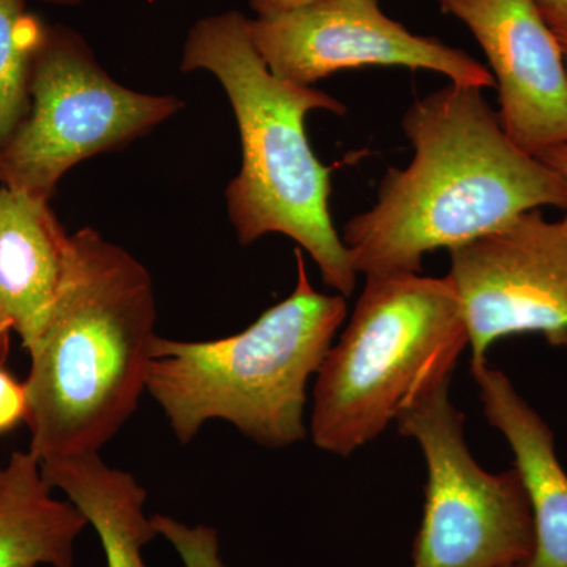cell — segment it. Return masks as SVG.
I'll return each instance as SVG.
<instances>
[{"label":"cell","mask_w":567,"mask_h":567,"mask_svg":"<svg viewBox=\"0 0 567 567\" xmlns=\"http://www.w3.org/2000/svg\"><path fill=\"white\" fill-rule=\"evenodd\" d=\"M412 162L391 167L377 204L346 223L357 274L415 275L425 254L502 229L522 213L566 210L565 183L507 137L481 89L450 84L402 117Z\"/></svg>","instance_id":"6da1fadb"},{"label":"cell","mask_w":567,"mask_h":567,"mask_svg":"<svg viewBox=\"0 0 567 567\" xmlns=\"http://www.w3.org/2000/svg\"><path fill=\"white\" fill-rule=\"evenodd\" d=\"M155 319L140 260L91 227L70 235L61 290L28 350L33 456L95 454L114 439L145 391Z\"/></svg>","instance_id":"7a4b0ae2"},{"label":"cell","mask_w":567,"mask_h":567,"mask_svg":"<svg viewBox=\"0 0 567 567\" xmlns=\"http://www.w3.org/2000/svg\"><path fill=\"white\" fill-rule=\"evenodd\" d=\"M240 11L212 14L189 29L182 71L204 70L221 82L241 142V169L226 189L238 241L282 234L319 265L324 286L342 297L357 287L349 249L330 212L331 173L309 145L311 112L344 115L347 106L312 85L281 80L260 58Z\"/></svg>","instance_id":"3957f363"},{"label":"cell","mask_w":567,"mask_h":567,"mask_svg":"<svg viewBox=\"0 0 567 567\" xmlns=\"http://www.w3.org/2000/svg\"><path fill=\"white\" fill-rule=\"evenodd\" d=\"M295 257L293 292L241 333L208 342L153 338L145 391L183 445L210 420L229 421L268 447L306 439V386L344 323L347 303L317 292L303 251Z\"/></svg>","instance_id":"277c9868"},{"label":"cell","mask_w":567,"mask_h":567,"mask_svg":"<svg viewBox=\"0 0 567 567\" xmlns=\"http://www.w3.org/2000/svg\"><path fill=\"white\" fill-rule=\"evenodd\" d=\"M468 346L453 279L365 276L338 344L317 371L315 445L349 457L436 388L451 382Z\"/></svg>","instance_id":"5b68a950"},{"label":"cell","mask_w":567,"mask_h":567,"mask_svg":"<svg viewBox=\"0 0 567 567\" xmlns=\"http://www.w3.org/2000/svg\"><path fill=\"white\" fill-rule=\"evenodd\" d=\"M182 106L175 96L118 84L80 33L47 28L33 58L31 107L0 152V186L51 199L71 167L121 151Z\"/></svg>","instance_id":"8992f818"},{"label":"cell","mask_w":567,"mask_h":567,"mask_svg":"<svg viewBox=\"0 0 567 567\" xmlns=\"http://www.w3.org/2000/svg\"><path fill=\"white\" fill-rule=\"evenodd\" d=\"M423 451L427 484L413 567H520L535 547L532 507L516 468L488 473L465 442L450 383L395 421Z\"/></svg>","instance_id":"52a82bcc"},{"label":"cell","mask_w":567,"mask_h":567,"mask_svg":"<svg viewBox=\"0 0 567 567\" xmlns=\"http://www.w3.org/2000/svg\"><path fill=\"white\" fill-rule=\"evenodd\" d=\"M248 29L271 73L295 84L312 85L361 66H405L445 74L464 87H496L492 71L468 52L410 32L388 17L380 0H311L252 18Z\"/></svg>","instance_id":"ba28073f"},{"label":"cell","mask_w":567,"mask_h":567,"mask_svg":"<svg viewBox=\"0 0 567 567\" xmlns=\"http://www.w3.org/2000/svg\"><path fill=\"white\" fill-rule=\"evenodd\" d=\"M472 361L511 334L567 346V227L539 210L450 249Z\"/></svg>","instance_id":"9c48e42d"},{"label":"cell","mask_w":567,"mask_h":567,"mask_svg":"<svg viewBox=\"0 0 567 567\" xmlns=\"http://www.w3.org/2000/svg\"><path fill=\"white\" fill-rule=\"evenodd\" d=\"M486 54L498 117L511 141L536 156L567 144V73L536 0H439Z\"/></svg>","instance_id":"30bf717a"},{"label":"cell","mask_w":567,"mask_h":567,"mask_svg":"<svg viewBox=\"0 0 567 567\" xmlns=\"http://www.w3.org/2000/svg\"><path fill=\"white\" fill-rule=\"evenodd\" d=\"M488 424L502 432L527 491L535 547L520 567H567V473L550 425L518 394L509 377L486 358L472 361Z\"/></svg>","instance_id":"8fae6325"},{"label":"cell","mask_w":567,"mask_h":567,"mask_svg":"<svg viewBox=\"0 0 567 567\" xmlns=\"http://www.w3.org/2000/svg\"><path fill=\"white\" fill-rule=\"evenodd\" d=\"M69 248L50 199L0 186V316L25 350L51 315Z\"/></svg>","instance_id":"7c38bea8"},{"label":"cell","mask_w":567,"mask_h":567,"mask_svg":"<svg viewBox=\"0 0 567 567\" xmlns=\"http://www.w3.org/2000/svg\"><path fill=\"white\" fill-rule=\"evenodd\" d=\"M52 491L31 451H14L0 466V567H74L89 522Z\"/></svg>","instance_id":"4fadbf2b"},{"label":"cell","mask_w":567,"mask_h":567,"mask_svg":"<svg viewBox=\"0 0 567 567\" xmlns=\"http://www.w3.org/2000/svg\"><path fill=\"white\" fill-rule=\"evenodd\" d=\"M48 483L61 488L102 540L107 567H148L142 548L158 536L145 517L147 491L100 453L41 462Z\"/></svg>","instance_id":"5bb4252c"},{"label":"cell","mask_w":567,"mask_h":567,"mask_svg":"<svg viewBox=\"0 0 567 567\" xmlns=\"http://www.w3.org/2000/svg\"><path fill=\"white\" fill-rule=\"evenodd\" d=\"M44 31L25 0H0V152L31 107L33 58Z\"/></svg>","instance_id":"9a60e30c"},{"label":"cell","mask_w":567,"mask_h":567,"mask_svg":"<svg viewBox=\"0 0 567 567\" xmlns=\"http://www.w3.org/2000/svg\"><path fill=\"white\" fill-rule=\"evenodd\" d=\"M158 536L166 537L185 567H226L219 555L218 532L205 525H188L167 516H153Z\"/></svg>","instance_id":"2e32d148"},{"label":"cell","mask_w":567,"mask_h":567,"mask_svg":"<svg viewBox=\"0 0 567 567\" xmlns=\"http://www.w3.org/2000/svg\"><path fill=\"white\" fill-rule=\"evenodd\" d=\"M28 416V393L24 383L0 364V434L17 427Z\"/></svg>","instance_id":"e0dca14e"},{"label":"cell","mask_w":567,"mask_h":567,"mask_svg":"<svg viewBox=\"0 0 567 567\" xmlns=\"http://www.w3.org/2000/svg\"><path fill=\"white\" fill-rule=\"evenodd\" d=\"M537 9L554 33L567 73V0H536Z\"/></svg>","instance_id":"ac0fdd59"},{"label":"cell","mask_w":567,"mask_h":567,"mask_svg":"<svg viewBox=\"0 0 567 567\" xmlns=\"http://www.w3.org/2000/svg\"><path fill=\"white\" fill-rule=\"evenodd\" d=\"M536 158L550 167V169L561 178L567 189V144L555 145V147L547 148V151L536 155ZM561 223L567 227V207L565 218H563Z\"/></svg>","instance_id":"d6986e66"},{"label":"cell","mask_w":567,"mask_h":567,"mask_svg":"<svg viewBox=\"0 0 567 567\" xmlns=\"http://www.w3.org/2000/svg\"><path fill=\"white\" fill-rule=\"evenodd\" d=\"M248 2L256 17H264V14L281 13V11L297 9V7L305 6L311 0H248Z\"/></svg>","instance_id":"ffe728a7"},{"label":"cell","mask_w":567,"mask_h":567,"mask_svg":"<svg viewBox=\"0 0 567 567\" xmlns=\"http://www.w3.org/2000/svg\"><path fill=\"white\" fill-rule=\"evenodd\" d=\"M13 333L9 322L0 316V364H6L10 352V336Z\"/></svg>","instance_id":"44dd1931"},{"label":"cell","mask_w":567,"mask_h":567,"mask_svg":"<svg viewBox=\"0 0 567 567\" xmlns=\"http://www.w3.org/2000/svg\"><path fill=\"white\" fill-rule=\"evenodd\" d=\"M41 2L54 3V6L74 7L80 6L84 0H41Z\"/></svg>","instance_id":"7402d4cb"}]
</instances>
